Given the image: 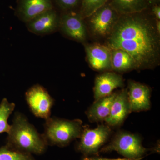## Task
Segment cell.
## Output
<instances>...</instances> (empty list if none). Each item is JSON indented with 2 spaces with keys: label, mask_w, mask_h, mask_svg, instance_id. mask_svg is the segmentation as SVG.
I'll return each instance as SVG.
<instances>
[{
  "label": "cell",
  "mask_w": 160,
  "mask_h": 160,
  "mask_svg": "<svg viewBox=\"0 0 160 160\" xmlns=\"http://www.w3.org/2000/svg\"><path fill=\"white\" fill-rule=\"evenodd\" d=\"M108 38V47L121 49L134 60L136 68L154 65L158 59V33L150 22L137 16H126L118 19Z\"/></svg>",
  "instance_id": "cell-1"
},
{
  "label": "cell",
  "mask_w": 160,
  "mask_h": 160,
  "mask_svg": "<svg viewBox=\"0 0 160 160\" xmlns=\"http://www.w3.org/2000/svg\"><path fill=\"white\" fill-rule=\"evenodd\" d=\"M6 146L29 154H42L47 145L42 134H40L22 113H15L10 125Z\"/></svg>",
  "instance_id": "cell-2"
},
{
  "label": "cell",
  "mask_w": 160,
  "mask_h": 160,
  "mask_svg": "<svg viewBox=\"0 0 160 160\" xmlns=\"http://www.w3.org/2000/svg\"><path fill=\"white\" fill-rule=\"evenodd\" d=\"M42 134L48 145L64 147L80 138L82 131L81 120L49 117L44 124Z\"/></svg>",
  "instance_id": "cell-3"
},
{
  "label": "cell",
  "mask_w": 160,
  "mask_h": 160,
  "mask_svg": "<svg viewBox=\"0 0 160 160\" xmlns=\"http://www.w3.org/2000/svg\"><path fill=\"white\" fill-rule=\"evenodd\" d=\"M148 150L143 147L139 137L127 132L120 131L100 152L116 151L127 158L142 159Z\"/></svg>",
  "instance_id": "cell-4"
},
{
  "label": "cell",
  "mask_w": 160,
  "mask_h": 160,
  "mask_svg": "<svg viewBox=\"0 0 160 160\" xmlns=\"http://www.w3.org/2000/svg\"><path fill=\"white\" fill-rule=\"evenodd\" d=\"M29 109L36 117L46 120L50 117L54 100L42 86L33 85L25 94Z\"/></svg>",
  "instance_id": "cell-5"
},
{
  "label": "cell",
  "mask_w": 160,
  "mask_h": 160,
  "mask_svg": "<svg viewBox=\"0 0 160 160\" xmlns=\"http://www.w3.org/2000/svg\"><path fill=\"white\" fill-rule=\"evenodd\" d=\"M109 126L101 125L94 129L82 130L77 149L86 156L97 154L111 134Z\"/></svg>",
  "instance_id": "cell-6"
},
{
  "label": "cell",
  "mask_w": 160,
  "mask_h": 160,
  "mask_svg": "<svg viewBox=\"0 0 160 160\" xmlns=\"http://www.w3.org/2000/svg\"><path fill=\"white\" fill-rule=\"evenodd\" d=\"M117 12L112 6L106 4L92 15L90 25L94 33L103 36L109 34L118 20Z\"/></svg>",
  "instance_id": "cell-7"
},
{
  "label": "cell",
  "mask_w": 160,
  "mask_h": 160,
  "mask_svg": "<svg viewBox=\"0 0 160 160\" xmlns=\"http://www.w3.org/2000/svg\"><path fill=\"white\" fill-rule=\"evenodd\" d=\"M60 18L54 9L41 13L26 23L28 30L38 35L51 34L59 28Z\"/></svg>",
  "instance_id": "cell-8"
},
{
  "label": "cell",
  "mask_w": 160,
  "mask_h": 160,
  "mask_svg": "<svg viewBox=\"0 0 160 160\" xmlns=\"http://www.w3.org/2000/svg\"><path fill=\"white\" fill-rule=\"evenodd\" d=\"M59 28L66 36L78 42H83L86 38V26L81 14L70 12L60 18Z\"/></svg>",
  "instance_id": "cell-9"
},
{
  "label": "cell",
  "mask_w": 160,
  "mask_h": 160,
  "mask_svg": "<svg viewBox=\"0 0 160 160\" xmlns=\"http://www.w3.org/2000/svg\"><path fill=\"white\" fill-rule=\"evenodd\" d=\"M150 90L148 86L134 81L129 82L128 100L131 112L149 110Z\"/></svg>",
  "instance_id": "cell-10"
},
{
  "label": "cell",
  "mask_w": 160,
  "mask_h": 160,
  "mask_svg": "<svg viewBox=\"0 0 160 160\" xmlns=\"http://www.w3.org/2000/svg\"><path fill=\"white\" fill-rule=\"evenodd\" d=\"M130 112L128 90L123 89L117 93L109 116L104 121L109 126H119L122 124Z\"/></svg>",
  "instance_id": "cell-11"
},
{
  "label": "cell",
  "mask_w": 160,
  "mask_h": 160,
  "mask_svg": "<svg viewBox=\"0 0 160 160\" xmlns=\"http://www.w3.org/2000/svg\"><path fill=\"white\" fill-rule=\"evenodd\" d=\"M53 9L52 0H20L17 14L21 21L26 23L41 13Z\"/></svg>",
  "instance_id": "cell-12"
},
{
  "label": "cell",
  "mask_w": 160,
  "mask_h": 160,
  "mask_svg": "<svg viewBox=\"0 0 160 160\" xmlns=\"http://www.w3.org/2000/svg\"><path fill=\"white\" fill-rule=\"evenodd\" d=\"M86 51L92 68L99 71L111 69L112 49L109 47L99 44L88 45L86 46Z\"/></svg>",
  "instance_id": "cell-13"
},
{
  "label": "cell",
  "mask_w": 160,
  "mask_h": 160,
  "mask_svg": "<svg viewBox=\"0 0 160 160\" xmlns=\"http://www.w3.org/2000/svg\"><path fill=\"white\" fill-rule=\"evenodd\" d=\"M123 78L113 72H106L98 76L95 81L94 97L97 100L111 94L114 89L122 87Z\"/></svg>",
  "instance_id": "cell-14"
},
{
  "label": "cell",
  "mask_w": 160,
  "mask_h": 160,
  "mask_svg": "<svg viewBox=\"0 0 160 160\" xmlns=\"http://www.w3.org/2000/svg\"><path fill=\"white\" fill-rule=\"evenodd\" d=\"M117 93H112L97 100L87 112V115L91 122H99L105 121L109 116L112 102Z\"/></svg>",
  "instance_id": "cell-15"
},
{
  "label": "cell",
  "mask_w": 160,
  "mask_h": 160,
  "mask_svg": "<svg viewBox=\"0 0 160 160\" xmlns=\"http://www.w3.org/2000/svg\"><path fill=\"white\" fill-rule=\"evenodd\" d=\"M136 68L131 56L121 49L112 50L111 68L118 72L127 71Z\"/></svg>",
  "instance_id": "cell-16"
},
{
  "label": "cell",
  "mask_w": 160,
  "mask_h": 160,
  "mask_svg": "<svg viewBox=\"0 0 160 160\" xmlns=\"http://www.w3.org/2000/svg\"><path fill=\"white\" fill-rule=\"evenodd\" d=\"M117 11L132 14L142 11L146 8L144 0H112V6Z\"/></svg>",
  "instance_id": "cell-17"
},
{
  "label": "cell",
  "mask_w": 160,
  "mask_h": 160,
  "mask_svg": "<svg viewBox=\"0 0 160 160\" xmlns=\"http://www.w3.org/2000/svg\"><path fill=\"white\" fill-rule=\"evenodd\" d=\"M15 104L9 102L6 98L0 103V134L3 132L8 133L10 128L8 123V119L14 111Z\"/></svg>",
  "instance_id": "cell-18"
},
{
  "label": "cell",
  "mask_w": 160,
  "mask_h": 160,
  "mask_svg": "<svg viewBox=\"0 0 160 160\" xmlns=\"http://www.w3.org/2000/svg\"><path fill=\"white\" fill-rule=\"evenodd\" d=\"M0 160H36L31 154L18 151L6 145L0 147Z\"/></svg>",
  "instance_id": "cell-19"
},
{
  "label": "cell",
  "mask_w": 160,
  "mask_h": 160,
  "mask_svg": "<svg viewBox=\"0 0 160 160\" xmlns=\"http://www.w3.org/2000/svg\"><path fill=\"white\" fill-rule=\"evenodd\" d=\"M109 0H82V17H90L97 10L106 5Z\"/></svg>",
  "instance_id": "cell-20"
},
{
  "label": "cell",
  "mask_w": 160,
  "mask_h": 160,
  "mask_svg": "<svg viewBox=\"0 0 160 160\" xmlns=\"http://www.w3.org/2000/svg\"><path fill=\"white\" fill-rule=\"evenodd\" d=\"M56 1L61 9L68 10L76 7L80 0H56Z\"/></svg>",
  "instance_id": "cell-21"
},
{
  "label": "cell",
  "mask_w": 160,
  "mask_h": 160,
  "mask_svg": "<svg viewBox=\"0 0 160 160\" xmlns=\"http://www.w3.org/2000/svg\"><path fill=\"white\" fill-rule=\"evenodd\" d=\"M142 159H130L127 158H125L108 159L106 158L86 157L84 158L82 160H141Z\"/></svg>",
  "instance_id": "cell-22"
},
{
  "label": "cell",
  "mask_w": 160,
  "mask_h": 160,
  "mask_svg": "<svg viewBox=\"0 0 160 160\" xmlns=\"http://www.w3.org/2000/svg\"><path fill=\"white\" fill-rule=\"evenodd\" d=\"M152 12L158 20L160 19V7L159 6H155L152 9Z\"/></svg>",
  "instance_id": "cell-23"
},
{
  "label": "cell",
  "mask_w": 160,
  "mask_h": 160,
  "mask_svg": "<svg viewBox=\"0 0 160 160\" xmlns=\"http://www.w3.org/2000/svg\"><path fill=\"white\" fill-rule=\"evenodd\" d=\"M156 29L158 33L160 34V20H158L155 26Z\"/></svg>",
  "instance_id": "cell-24"
},
{
  "label": "cell",
  "mask_w": 160,
  "mask_h": 160,
  "mask_svg": "<svg viewBox=\"0 0 160 160\" xmlns=\"http://www.w3.org/2000/svg\"><path fill=\"white\" fill-rule=\"evenodd\" d=\"M149 1H151V2H155V1H158V0H149Z\"/></svg>",
  "instance_id": "cell-25"
}]
</instances>
